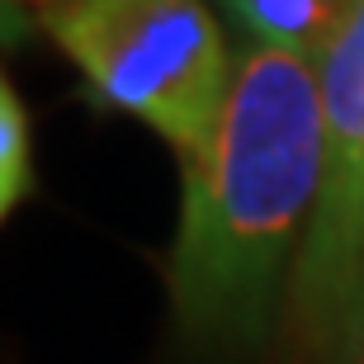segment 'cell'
Wrapping results in <instances>:
<instances>
[{
  "label": "cell",
  "mask_w": 364,
  "mask_h": 364,
  "mask_svg": "<svg viewBox=\"0 0 364 364\" xmlns=\"http://www.w3.org/2000/svg\"><path fill=\"white\" fill-rule=\"evenodd\" d=\"M322 185L317 62L237 53L213 142L185 161L180 228L166 256L176 331L203 360H246L284 317L298 246Z\"/></svg>",
  "instance_id": "1"
},
{
  "label": "cell",
  "mask_w": 364,
  "mask_h": 364,
  "mask_svg": "<svg viewBox=\"0 0 364 364\" xmlns=\"http://www.w3.org/2000/svg\"><path fill=\"white\" fill-rule=\"evenodd\" d=\"M43 38L100 105L147 123L180 161L213 142L237 57L203 0H53Z\"/></svg>",
  "instance_id": "2"
},
{
  "label": "cell",
  "mask_w": 364,
  "mask_h": 364,
  "mask_svg": "<svg viewBox=\"0 0 364 364\" xmlns=\"http://www.w3.org/2000/svg\"><path fill=\"white\" fill-rule=\"evenodd\" d=\"M322 185L298 246L284 331L298 364H360L364 350V0L317 57Z\"/></svg>",
  "instance_id": "3"
},
{
  "label": "cell",
  "mask_w": 364,
  "mask_h": 364,
  "mask_svg": "<svg viewBox=\"0 0 364 364\" xmlns=\"http://www.w3.org/2000/svg\"><path fill=\"white\" fill-rule=\"evenodd\" d=\"M213 5H223L256 48L317 62L341 33L355 0H213Z\"/></svg>",
  "instance_id": "4"
},
{
  "label": "cell",
  "mask_w": 364,
  "mask_h": 364,
  "mask_svg": "<svg viewBox=\"0 0 364 364\" xmlns=\"http://www.w3.org/2000/svg\"><path fill=\"white\" fill-rule=\"evenodd\" d=\"M28 189H33V123L19 90L0 71V228L28 199Z\"/></svg>",
  "instance_id": "5"
},
{
  "label": "cell",
  "mask_w": 364,
  "mask_h": 364,
  "mask_svg": "<svg viewBox=\"0 0 364 364\" xmlns=\"http://www.w3.org/2000/svg\"><path fill=\"white\" fill-rule=\"evenodd\" d=\"M28 38H33V28H28L5 0H0V53H14V48H24Z\"/></svg>",
  "instance_id": "6"
},
{
  "label": "cell",
  "mask_w": 364,
  "mask_h": 364,
  "mask_svg": "<svg viewBox=\"0 0 364 364\" xmlns=\"http://www.w3.org/2000/svg\"><path fill=\"white\" fill-rule=\"evenodd\" d=\"M360 364H364V350H360Z\"/></svg>",
  "instance_id": "7"
}]
</instances>
